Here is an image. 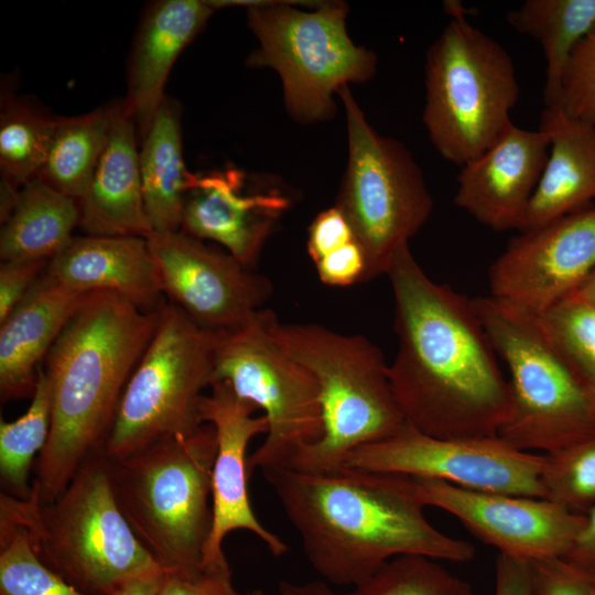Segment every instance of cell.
Here are the masks:
<instances>
[{
	"label": "cell",
	"mask_w": 595,
	"mask_h": 595,
	"mask_svg": "<svg viewBox=\"0 0 595 595\" xmlns=\"http://www.w3.org/2000/svg\"><path fill=\"white\" fill-rule=\"evenodd\" d=\"M474 303L509 371L510 412L498 436L518 450L547 454L595 431V400L541 317L490 295Z\"/></svg>",
	"instance_id": "obj_8"
},
{
	"label": "cell",
	"mask_w": 595,
	"mask_h": 595,
	"mask_svg": "<svg viewBox=\"0 0 595 595\" xmlns=\"http://www.w3.org/2000/svg\"><path fill=\"white\" fill-rule=\"evenodd\" d=\"M356 240L354 230L344 215L335 205L321 212L309 227L307 252L314 263L324 256Z\"/></svg>",
	"instance_id": "obj_38"
},
{
	"label": "cell",
	"mask_w": 595,
	"mask_h": 595,
	"mask_svg": "<svg viewBox=\"0 0 595 595\" xmlns=\"http://www.w3.org/2000/svg\"><path fill=\"white\" fill-rule=\"evenodd\" d=\"M543 464L544 455L518 450L499 436L437 439L408 428L390 439L355 448L344 466L545 499Z\"/></svg>",
	"instance_id": "obj_13"
},
{
	"label": "cell",
	"mask_w": 595,
	"mask_h": 595,
	"mask_svg": "<svg viewBox=\"0 0 595 595\" xmlns=\"http://www.w3.org/2000/svg\"><path fill=\"white\" fill-rule=\"evenodd\" d=\"M164 572L144 575L130 580L113 595H159Z\"/></svg>",
	"instance_id": "obj_43"
},
{
	"label": "cell",
	"mask_w": 595,
	"mask_h": 595,
	"mask_svg": "<svg viewBox=\"0 0 595 595\" xmlns=\"http://www.w3.org/2000/svg\"><path fill=\"white\" fill-rule=\"evenodd\" d=\"M595 271V205L520 231L488 271L490 296L542 316Z\"/></svg>",
	"instance_id": "obj_14"
},
{
	"label": "cell",
	"mask_w": 595,
	"mask_h": 595,
	"mask_svg": "<svg viewBox=\"0 0 595 595\" xmlns=\"http://www.w3.org/2000/svg\"><path fill=\"white\" fill-rule=\"evenodd\" d=\"M275 317L262 309L244 325L220 332L215 353L212 382L227 381L268 421L263 443L248 457L250 475L255 468L288 467L324 429L320 386L274 338Z\"/></svg>",
	"instance_id": "obj_12"
},
{
	"label": "cell",
	"mask_w": 595,
	"mask_h": 595,
	"mask_svg": "<svg viewBox=\"0 0 595 595\" xmlns=\"http://www.w3.org/2000/svg\"><path fill=\"white\" fill-rule=\"evenodd\" d=\"M337 94L346 115L348 162L336 206L366 253L367 282L386 274L397 251L429 219L433 199L411 152L369 125L348 86Z\"/></svg>",
	"instance_id": "obj_11"
},
{
	"label": "cell",
	"mask_w": 595,
	"mask_h": 595,
	"mask_svg": "<svg viewBox=\"0 0 595 595\" xmlns=\"http://www.w3.org/2000/svg\"><path fill=\"white\" fill-rule=\"evenodd\" d=\"M262 473L307 561L328 583L357 586L399 555L451 562L475 556L472 543L429 522L411 476L347 466L325 473L270 467Z\"/></svg>",
	"instance_id": "obj_2"
},
{
	"label": "cell",
	"mask_w": 595,
	"mask_h": 595,
	"mask_svg": "<svg viewBox=\"0 0 595 595\" xmlns=\"http://www.w3.org/2000/svg\"><path fill=\"white\" fill-rule=\"evenodd\" d=\"M540 317L595 400V306L575 293Z\"/></svg>",
	"instance_id": "obj_34"
},
{
	"label": "cell",
	"mask_w": 595,
	"mask_h": 595,
	"mask_svg": "<svg viewBox=\"0 0 595 595\" xmlns=\"http://www.w3.org/2000/svg\"><path fill=\"white\" fill-rule=\"evenodd\" d=\"M47 263V260L1 261L0 323L26 294Z\"/></svg>",
	"instance_id": "obj_40"
},
{
	"label": "cell",
	"mask_w": 595,
	"mask_h": 595,
	"mask_svg": "<svg viewBox=\"0 0 595 595\" xmlns=\"http://www.w3.org/2000/svg\"><path fill=\"white\" fill-rule=\"evenodd\" d=\"M79 226L78 201L39 177L24 184L2 223L1 261L47 260L58 255Z\"/></svg>",
	"instance_id": "obj_26"
},
{
	"label": "cell",
	"mask_w": 595,
	"mask_h": 595,
	"mask_svg": "<svg viewBox=\"0 0 595 595\" xmlns=\"http://www.w3.org/2000/svg\"><path fill=\"white\" fill-rule=\"evenodd\" d=\"M386 274L398 336L388 374L408 425L437 439L498 436L510 412V386L474 299L432 280L409 245Z\"/></svg>",
	"instance_id": "obj_1"
},
{
	"label": "cell",
	"mask_w": 595,
	"mask_h": 595,
	"mask_svg": "<svg viewBox=\"0 0 595 595\" xmlns=\"http://www.w3.org/2000/svg\"><path fill=\"white\" fill-rule=\"evenodd\" d=\"M315 267L324 284L345 288L366 282L368 263L366 253L356 239L324 256Z\"/></svg>",
	"instance_id": "obj_37"
},
{
	"label": "cell",
	"mask_w": 595,
	"mask_h": 595,
	"mask_svg": "<svg viewBox=\"0 0 595 595\" xmlns=\"http://www.w3.org/2000/svg\"><path fill=\"white\" fill-rule=\"evenodd\" d=\"M244 3L259 42L247 65L278 72L286 109L296 121L331 119L336 109L333 94L376 74L374 52L355 45L347 34L346 3L323 2L312 11L295 9L289 2Z\"/></svg>",
	"instance_id": "obj_9"
},
{
	"label": "cell",
	"mask_w": 595,
	"mask_h": 595,
	"mask_svg": "<svg viewBox=\"0 0 595 595\" xmlns=\"http://www.w3.org/2000/svg\"><path fill=\"white\" fill-rule=\"evenodd\" d=\"M506 18L517 32L540 44L545 61L544 105L559 106L570 57L595 23V0H526Z\"/></svg>",
	"instance_id": "obj_27"
},
{
	"label": "cell",
	"mask_w": 595,
	"mask_h": 595,
	"mask_svg": "<svg viewBox=\"0 0 595 595\" xmlns=\"http://www.w3.org/2000/svg\"><path fill=\"white\" fill-rule=\"evenodd\" d=\"M584 300L595 306V271L577 292Z\"/></svg>",
	"instance_id": "obj_45"
},
{
	"label": "cell",
	"mask_w": 595,
	"mask_h": 595,
	"mask_svg": "<svg viewBox=\"0 0 595 595\" xmlns=\"http://www.w3.org/2000/svg\"><path fill=\"white\" fill-rule=\"evenodd\" d=\"M210 392L198 404L202 423L213 425L217 451L212 472L213 523L203 553L202 567L227 566L223 550L225 538L232 531L256 534L274 556L283 555L288 545L266 529L256 517L248 496V457L250 440L268 433L264 415L253 416L258 408L236 394L227 381H214Z\"/></svg>",
	"instance_id": "obj_17"
},
{
	"label": "cell",
	"mask_w": 595,
	"mask_h": 595,
	"mask_svg": "<svg viewBox=\"0 0 595 595\" xmlns=\"http://www.w3.org/2000/svg\"><path fill=\"white\" fill-rule=\"evenodd\" d=\"M158 312L112 291H95L68 321L43 367L51 386L47 442L31 491L56 499L86 458L104 450L125 387L150 343Z\"/></svg>",
	"instance_id": "obj_3"
},
{
	"label": "cell",
	"mask_w": 595,
	"mask_h": 595,
	"mask_svg": "<svg viewBox=\"0 0 595 595\" xmlns=\"http://www.w3.org/2000/svg\"><path fill=\"white\" fill-rule=\"evenodd\" d=\"M445 8L451 20L426 53L422 120L436 151L461 167L512 122L520 88L508 52L469 23L459 2Z\"/></svg>",
	"instance_id": "obj_7"
},
{
	"label": "cell",
	"mask_w": 595,
	"mask_h": 595,
	"mask_svg": "<svg viewBox=\"0 0 595 595\" xmlns=\"http://www.w3.org/2000/svg\"><path fill=\"white\" fill-rule=\"evenodd\" d=\"M213 425L159 440L109 459L116 502L133 533L164 573L194 576L213 523Z\"/></svg>",
	"instance_id": "obj_5"
},
{
	"label": "cell",
	"mask_w": 595,
	"mask_h": 595,
	"mask_svg": "<svg viewBox=\"0 0 595 595\" xmlns=\"http://www.w3.org/2000/svg\"><path fill=\"white\" fill-rule=\"evenodd\" d=\"M148 244L163 295L206 329L232 331L271 298L267 277L181 230L152 234Z\"/></svg>",
	"instance_id": "obj_15"
},
{
	"label": "cell",
	"mask_w": 595,
	"mask_h": 595,
	"mask_svg": "<svg viewBox=\"0 0 595 595\" xmlns=\"http://www.w3.org/2000/svg\"><path fill=\"white\" fill-rule=\"evenodd\" d=\"M279 595H337L329 585L323 581H311L306 583H292L281 581L278 585Z\"/></svg>",
	"instance_id": "obj_44"
},
{
	"label": "cell",
	"mask_w": 595,
	"mask_h": 595,
	"mask_svg": "<svg viewBox=\"0 0 595 595\" xmlns=\"http://www.w3.org/2000/svg\"><path fill=\"white\" fill-rule=\"evenodd\" d=\"M272 334L280 346L316 379L322 398L323 435L288 466L306 473L344 467L350 452L410 428L393 396L380 349L361 335L323 325L283 324Z\"/></svg>",
	"instance_id": "obj_6"
},
{
	"label": "cell",
	"mask_w": 595,
	"mask_h": 595,
	"mask_svg": "<svg viewBox=\"0 0 595 595\" xmlns=\"http://www.w3.org/2000/svg\"><path fill=\"white\" fill-rule=\"evenodd\" d=\"M559 106L569 115L595 125V23L570 57Z\"/></svg>",
	"instance_id": "obj_35"
},
{
	"label": "cell",
	"mask_w": 595,
	"mask_h": 595,
	"mask_svg": "<svg viewBox=\"0 0 595 595\" xmlns=\"http://www.w3.org/2000/svg\"><path fill=\"white\" fill-rule=\"evenodd\" d=\"M116 104L58 118L46 162L36 177L79 201L106 148Z\"/></svg>",
	"instance_id": "obj_28"
},
{
	"label": "cell",
	"mask_w": 595,
	"mask_h": 595,
	"mask_svg": "<svg viewBox=\"0 0 595 595\" xmlns=\"http://www.w3.org/2000/svg\"><path fill=\"white\" fill-rule=\"evenodd\" d=\"M548 154L544 131L511 122L487 150L461 166L455 204L493 230H520Z\"/></svg>",
	"instance_id": "obj_18"
},
{
	"label": "cell",
	"mask_w": 595,
	"mask_h": 595,
	"mask_svg": "<svg viewBox=\"0 0 595 595\" xmlns=\"http://www.w3.org/2000/svg\"><path fill=\"white\" fill-rule=\"evenodd\" d=\"M425 506L456 517L499 553L528 561L565 558L585 522L544 499L462 488L443 480L413 477Z\"/></svg>",
	"instance_id": "obj_16"
},
{
	"label": "cell",
	"mask_w": 595,
	"mask_h": 595,
	"mask_svg": "<svg viewBox=\"0 0 595 595\" xmlns=\"http://www.w3.org/2000/svg\"><path fill=\"white\" fill-rule=\"evenodd\" d=\"M249 595H263V593L261 591H255L250 593Z\"/></svg>",
	"instance_id": "obj_46"
},
{
	"label": "cell",
	"mask_w": 595,
	"mask_h": 595,
	"mask_svg": "<svg viewBox=\"0 0 595 595\" xmlns=\"http://www.w3.org/2000/svg\"><path fill=\"white\" fill-rule=\"evenodd\" d=\"M51 415V386L44 368L39 367L26 412L12 422L0 423V476L6 494L22 500L30 497L29 473L47 442Z\"/></svg>",
	"instance_id": "obj_30"
},
{
	"label": "cell",
	"mask_w": 595,
	"mask_h": 595,
	"mask_svg": "<svg viewBox=\"0 0 595 595\" xmlns=\"http://www.w3.org/2000/svg\"><path fill=\"white\" fill-rule=\"evenodd\" d=\"M90 293L68 289L43 271L0 323L2 403L33 396L40 360Z\"/></svg>",
	"instance_id": "obj_22"
},
{
	"label": "cell",
	"mask_w": 595,
	"mask_h": 595,
	"mask_svg": "<svg viewBox=\"0 0 595 595\" xmlns=\"http://www.w3.org/2000/svg\"><path fill=\"white\" fill-rule=\"evenodd\" d=\"M541 484L545 499L585 515L595 506V431L544 454Z\"/></svg>",
	"instance_id": "obj_33"
},
{
	"label": "cell",
	"mask_w": 595,
	"mask_h": 595,
	"mask_svg": "<svg viewBox=\"0 0 595 595\" xmlns=\"http://www.w3.org/2000/svg\"><path fill=\"white\" fill-rule=\"evenodd\" d=\"M495 595H534L530 561L499 553L495 569Z\"/></svg>",
	"instance_id": "obj_41"
},
{
	"label": "cell",
	"mask_w": 595,
	"mask_h": 595,
	"mask_svg": "<svg viewBox=\"0 0 595 595\" xmlns=\"http://www.w3.org/2000/svg\"><path fill=\"white\" fill-rule=\"evenodd\" d=\"M139 139L123 100L116 110L106 148L82 198L79 227L91 236L149 238L140 174Z\"/></svg>",
	"instance_id": "obj_23"
},
{
	"label": "cell",
	"mask_w": 595,
	"mask_h": 595,
	"mask_svg": "<svg viewBox=\"0 0 595 595\" xmlns=\"http://www.w3.org/2000/svg\"><path fill=\"white\" fill-rule=\"evenodd\" d=\"M219 335L176 305H162L153 336L120 398L104 447L109 459L171 435L190 434L204 424L198 404L213 381Z\"/></svg>",
	"instance_id": "obj_10"
},
{
	"label": "cell",
	"mask_w": 595,
	"mask_h": 595,
	"mask_svg": "<svg viewBox=\"0 0 595 595\" xmlns=\"http://www.w3.org/2000/svg\"><path fill=\"white\" fill-rule=\"evenodd\" d=\"M214 12L209 1L161 0L143 13L129 55L123 100L140 140L165 98L164 87L175 61Z\"/></svg>",
	"instance_id": "obj_20"
},
{
	"label": "cell",
	"mask_w": 595,
	"mask_h": 595,
	"mask_svg": "<svg viewBox=\"0 0 595 595\" xmlns=\"http://www.w3.org/2000/svg\"><path fill=\"white\" fill-rule=\"evenodd\" d=\"M563 559L591 574H595V506L585 513L584 526Z\"/></svg>",
	"instance_id": "obj_42"
},
{
	"label": "cell",
	"mask_w": 595,
	"mask_h": 595,
	"mask_svg": "<svg viewBox=\"0 0 595 595\" xmlns=\"http://www.w3.org/2000/svg\"><path fill=\"white\" fill-rule=\"evenodd\" d=\"M245 181L235 167L191 173L181 231L216 241L251 268L290 201L278 191L247 193Z\"/></svg>",
	"instance_id": "obj_19"
},
{
	"label": "cell",
	"mask_w": 595,
	"mask_h": 595,
	"mask_svg": "<svg viewBox=\"0 0 595 595\" xmlns=\"http://www.w3.org/2000/svg\"><path fill=\"white\" fill-rule=\"evenodd\" d=\"M159 595H241L232 584L229 565L203 569L194 576L164 573Z\"/></svg>",
	"instance_id": "obj_39"
},
{
	"label": "cell",
	"mask_w": 595,
	"mask_h": 595,
	"mask_svg": "<svg viewBox=\"0 0 595 595\" xmlns=\"http://www.w3.org/2000/svg\"><path fill=\"white\" fill-rule=\"evenodd\" d=\"M346 595H476L473 587L437 560L419 554L396 556Z\"/></svg>",
	"instance_id": "obj_32"
},
{
	"label": "cell",
	"mask_w": 595,
	"mask_h": 595,
	"mask_svg": "<svg viewBox=\"0 0 595 595\" xmlns=\"http://www.w3.org/2000/svg\"><path fill=\"white\" fill-rule=\"evenodd\" d=\"M104 450L89 455L62 494L41 504L0 495V508L28 531L52 571L86 595H113L136 577L163 572L119 509Z\"/></svg>",
	"instance_id": "obj_4"
},
{
	"label": "cell",
	"mask_w": 595,
	"mask_h": 595,
	"mask_svg": "<svg viewBox=\"0 0 595 595\" xmlns=\"http://www.w3.org/2000/svg\"><path fill=\"white\" fill-rule=\"evenodd\" d=\"M57 119L20 98L2 97L0 112L2 181L22 187L37 176L46 162Z\"/></svg>",
	"instance_id": "obj_29"
},
{
	"label": "cell",
	"mask_w": 595,
	"mask_h": 595,
	"mask_svg": "<svg viewBox=\"0 0 595 595\" xmlns=\"http://www.w3.org/2000/svg\"><path fill=\"white\" fill-rule=\"evenodd\" d=\"M593 594L595 595V574H594V578H593Z\"/></svg>",
	"instance_id": "obj_47"
},
{
	"label": "cell",
	"mask_w": 595,
	"mask_h": 595,
	"mask_svg": "<svg viewBox=\"0 0 595 595\" xmlns=\"http://www.w3.org/2000/svg\"><path fill=\"white\" fill-rule=\"evenodd\" d=\"M0 595H86L45 565L26 529L0 508Z\"/></svg>",
	"instance_id": "obj_31"
},
{
	"label": "cell",
	"mask_w": 595,
	"mask_h": 595,
	"mask_svg": "<svg viewBox=\"0 0 595 595\" xmlns=\"http://www.w3.org/2000/svg\"><path fill=\"white\" fill-rule=\"evenodd\" d=\"M534 595H594L591 574L563 558L530 561Z\"/></svg>",
	"instance_id": "obj_36"
},
{
	"label": "cell",
	"mask_w": 595,
	"mask_h": 595,
	"mask_svg": "<svg viewBox=\"0 0 595 595\" xmlns=\"http://www.w3.org/2000/svg\"><path fill=\"white\" fill-rule=\"evenodd\" d=\"M44 271L74 291L116 292L144 312H158L165 303L147 238L74 237Z\"/></svg>",
	"instance_id": "obj_21"
},
{
	"label": "cell",
	"mask_w": 595,
	"mask_h": 595,
	"mask_svg": "<svg viewBox=\"0 0 595 595\" xmlns=\"http://www.w3.org/2000/svg\"><path fill=\"white\" fill-rule=\"evenodd\" d=\"M539 129L549 138V154L519 231L595 205V125L552 106L543 109Z\"/></svg>",
	"instance_id": "obj_24"
},
{
	"label": "cell",
	"mask_w": 595,
	"mask_h": 595,
	"mask_svg": "<svg viewBox=\"0 0 595 595\" xmlns=\"http://www.w3.org/2000/svg\"><path fill=\"white\" fill-rule=\"evenodd\" d=\"M139 161L144 208L153 234L180 231L191 172L183 160L180 113L166 97L141 139Z\"/></svg>",
	"instance_id": "obj_25"
}]
</instances>
